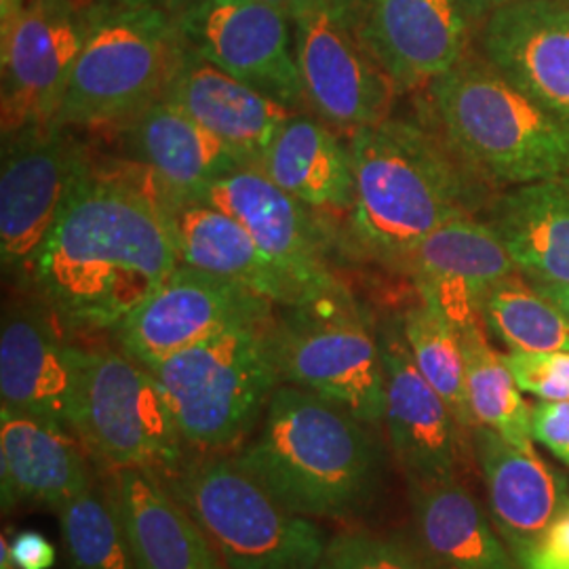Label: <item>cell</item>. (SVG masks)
Listing matches in <instances>:
<instances>
[{"label":"cell","instance_id":"3","mask_svg":"<svg viewBox=\"0 0 569 569\" xmlns=\"http://www.w3.org/2000/svg\"><path fill=\"white\" fill-rule=\"evenodd\" d=\"M342 407L279 385L239 465L302 517L348 519L371 500L380 477L378 443Z\"/></svg>","mask_w":569,"mask_h":569},{"label":"cell","instance_id":"1","mask_svg":"<svg viewBox=\"0 0 569 569\" xmlns=\"http://www.w3.org/2000/svg\"><path fill=\"white\" fill-rule=\"evenodd\" d=\"M178 264L163 209L91 164L44 239L28 284L66 326L117 329Z\"/></svg>","mask_w":569,"mask_h":569},{"label":"cell","instance_id":"36","mask_svg":"<svg viewBox=\"0 0 569 569\" xmlns=\"http://www.w3.org/2000/svg\"><path fill=\"white\" fill-rule=\"evenodd\" d=\"M519 563L523 569H569V498Z\"/></svg>","mask_w":569,"mask_h":569},{"label":"cell","instance_id":"34","mask_svg":"<svg viewBox=\"0 0 569 569\" xmlns=\"http://www.w3.org/2000/svg\"><path fill=\"white\" fill-rule=\"evenodd\" d=\"M321 569H435L406 547L367 531H342L327 540Z\"/></svg>","mask_w":569,"mask_h":569},{"label":"cell","instance_id":"27","mask_svg":"<svg viewBox=\"0 0 569 569\" xmlns=\"http://www.w3.org/2000/svg\"><path fill=\"white\" fill-rule=\"evenodd\" d=\"M256 169L310 209L350 213L355 204L350 143L315 114H293Z\"/></svg>","mask_w":569,"mask_h":569},{"label":"cell","instance_id":"23","mask_svg":"<svg viewBox=\"0 0 569 569\" xmlns=\"http://www.w3.org/2000/svg\"><path fill=\"white\" fill-rule=\"evenodd\" d=\"M164 98L234 148L253 169L287 121L298 114V110L230 77L192 49H186Z\"/></svg>","mask_w":569,"mask_h":569},{"label":"cell","instance_id":"15","mask_svg":"<svg viewBox=\"0 0 569 569\" xmlns=\"http://www.w3.org/2000/svg\"><path fill=\"white\" fill-rule=\"evenodd\" d=\"M378 336L387 385L385 427L407 483L460 479L475 453L472 437L413 363L401 319L378 327Z\"/></svg>","mask_w":569,"mask_h":569},{"label":"cell","instance_id":"16","mask_svg":"<svg viewBox=\"0 0 569 569\" xmlns=\"http://www.w3.org/2000/svg\"><path fill=\"white\" fill-rule=\"evenodd\" d=\"M60 317L37 296L2 312L0 399L2 407L58 420L70 427L82 348L61 333Z\"/></svg>","mask_w":569,"mask_h":569},{"label":"cell","instance_id":"43","mask_svg":"<svg viewBox=\"0 0 569 569\" xmlns=\"http://www.w3.org/2000/svg\"><path fill=\"white\" fill-rule=\"evenodd\" d=\"M0 569H18L13 557H11V550H9V538L7 536L0 538Z\"/></svg>","mask_w":569,"mask_h":569},{"label":"cell","instance_id":"5","mask_svg":"<svg viewBox=\"0 0 569 569\" xmlns=\"http://www.w3.org/2000/svg\"><path fill=\"white\" fill-rule=\"evenodd\" d=\"M87 37L53 124L121 127L161 100L188 44L176 16L154 9H87Z\"/></svg>","mask_w":569,"mask_h":569},{"label":"cell","instance_id":"10","mask_svg":"<svg viewBox=\"0 0 569 569\" xmlns=\"http://www.w3.org/2000/svg\"><path fill=\"white\" fill-rule=\"evenodd\" d=\"M293 47L306 106L340 131L387 121L401 96L361 34L355 0H302Z\"/></svg>","mask_w":569,"mask_h":569},{"label":"cell","instance_id":"22","mask_svg":"<svg viewBox=\"0 0 569 569\" xmlns=\"http://www.w3.org/2000/svg\"><path fill=\"white\" fill-rule=\"evenodd\" d=\"M84 446L58 420L0 407V500L2 510L23 505L60 509L93 486Z\"/></svg>","mask_w":569,"mask_h":569},{"label":"cell","instance_id":"19","mask_svg":"<svg viewBox=\"0 0 569 569\" xmlns=\"http://www.w3.org/2000/svg\"><path fill=\"white\" fill-rule=\"evenodd\" d=\"M119 131L124 161L152 178L167 216L180 204L194 203L207 186L249 167L234 148L164 96L122 122Z\"/></svg>","mask_w":569,"mask_h":569},{"label":"cell","instance_id":"17","mask_svg":"<svg viewBox=\"0 0 569 569\" xmlns=\"http://www.w3.org/2000/svg\"><path fill=\"white\" fill-rule=\"evenodd\" d=\"M201 203L232 216L266 253L315 298L340 287L326 253V234L310 207L279 188L260 169L243 167L207 186Z\"/></svg>","mask_w":569,"mask_h":569},{"label":"cell","instance_id":"25","mask_svg":"<svg viewBox=\"0 0 569 569\" xmlns=\"http://www.w3.org/2000/svg\"><path fill=\"white\" fill-rule=\"evenodd\" d=\"M180 264L241 283L272 305L315 300L302 284L277 264L232 216L213 204L183 203L169 213Z\"/></svg>","mask_w":569,"mask_h":569},{"label":"cell","instance_id":"40","mask_svg":"<svg viewBox=\"0 0 569 569\" xmlns=\"http://www.w3.org/2000/svg\"><path fill=\"white\" fill-rule=\"evenodd\" d=\"M462 11L467 13L468 21L472 23V28H481V23L488 20L489 16H493L496 11L521 2V0H458Z\"/></svg>","mask_w":569,"mask_h":569},{"label":"cell","instance_id":"9","mask_svg":"<svg viewBox=\"0 0 569 569\" xmlns=\"http://www.w3.org/2000/svg\"><path fill=\"white\" fill-rule=\"evenodd\" d=\"M70 428L103 465L173 475L182 432L152 371L122 350L82 348ZM161 477V475H159Z\"/></svg>","mask_w":569,"mask_h":569},{"label":"cell","instance_id":"20","mask_svg":"<svg viewBox=\"0 0 569 569\" xmlns=\"http://www.w3.org/2000/svg\"><path fill=\"white\" fill-rule=\"evenodd\" d=\"M479 53L569 129V0H521L479 28Z\"/></svg>","mask_w":569,"mask_h":569},{"label":"cell","instance_id":"32","mask_svg":"<svg viewBox=\"0 0 569 569\" xmlns=\"http://www.w3.org/2000/svg\"><path fill=\"white\" fill-rule=\"evenodd\" d=\"M399 319L413 363L472 437L477 422L468 403L467 367L458 327L425 300L409 306Z\"/></svg>","mask_w":569,"mask_h":569},{"label":"cell","instance_id":"28","mask_svg":"<svg viewBox=\"0 0 569 569\" xmlns=\"http://www.w3.org/2000/svg\"><path fill=\"white\" fill-rule=\"evenodd\" d=\"M411 517L435 569H517L477 498L460 479L411 483Z\"/></svg>","mask_w":569,"mask_h":569},{"label":"cell","instance_id":"24","mask_svg":"<svg viewBox=\"0 0 569 569\" xmlns=\"http://www.w3.org/2000/svg\"><path fill=\"white\" fill-rule=\"evenodd\" d=\"M493 526L517 559L545 533L568 500L566 479L533 448L512 446L486 427L472 430Z\"/></svg>","mask_w":569,"mask_h":569},{"label":"cell","instance_id":"42","mask_svg":"<svg viewBox=\"0 0 569 569\" xmlns=\"http://www.w3.org/2000/svg\"><path fill=\"white\" fill-rule=\"evenodd\" d=\"M23 2L26 0H0V21H2V28L9 26L13 18L20 13Z\"/></svg>","mask_w":569,"mask_h":569},{"label":"cell","instance_id":"21","mask_svg":"<svg viewBox=\"0 0 569 569\" xmlns=\"http://www.w3.org/2000/svg\"><path fill=\"white\" fill-rule=\"evenodd\" d=\"M418 298L439 308L453 326L481 319V305L493 284L521 274L489 220L465 216L449 220L418 244L403 266Z\"/></svg>","mask_w":569,"mask_h":569},{"label":"cell","instance_id":"12","mask_svg":"<svg viewBox=\"0 0 569 569\" xmlns=\"http://www.w3.org/2000/svg\"><path fill=\"white\" fill-rule=\"evenodd\" d=\"M274 317L277 306L244 284L178 264L114 333L127 357L152 367L228 329Z\"/></svg>","mask_w":569,"mask_h":569},{"label":"cell","instance_id":"44","mask_svg":"<svg viewBox=\"0 0 569 569\" xmlns=\"http://www.w3.org/2000/svg\"><path fill=\"white\" fill-rule=\"evenodd\" d=\"M268 4H272V7H277V9H281L283 13H287L289 18L293 16V11H296V7L302 2V0H264Z\"/></svg>","mask_w":569,"mask_h":569},{"label":"cell","instance_id":"29","mask_svg":"<svg viewBox=\"0 0 569 569\" xmlns=\"http://www.w3.org/2000/svg\"><path fill=\"white\" fill-rule=\"evenodd\" d=\"M519 272L531 283L569 284V182L510 188L489 207Z\"/></svg>","mask_w":569,"mask_h":569},{"label":"cell","instance_id":"30","mask_svg":"<svg viewBox=\"0 0 569 569\" xmlns=\"http://www.w3.org/2000/svg\"><path fill=\"white\" fill-rule=\"evenodd\" d=\"M458 331L467 367L468 403L477 427L498 432L512 446L533 448V407L523 399L505 355L489 345L483 321Z\"/></svg>","mask_w":569,"mask_h":569},{"label":"cell","instance_id":"38","mask_svg":"<svg viewBox=\"0 0 569 569\" xmlns=\"http://www.w3.org/2000/svg\"><path fill=\"white\" fill-rule=\"evenodd\" d=\"M9 550L18 569H51L58 559L56 547L42 533L32 529L18 531L9 540Z\"/></svg>","mask_w":569,"mask_h":569},{"label":"cell","instance_id":"39","mask_svg":"<svg viewBox=\"0 0 569 569\" xmlns=\"http://www.w3.org/2000/svg\"><path fill=\"white\" fill-rule=\"evenodd\" d=\"M84 9L117 7V9H154L169 16H180L192 0H79Z\"/></svg>","mask_w":569,"mask_h":569},{"label":"cell","instance_id":"13","mask_svg":"<svg viewBox=\"0 0 569 569\" xmlns=\"http://www.w3.org/2000/svg\"><path fill=\"white\" fill-rule=\"evenodd\" d=\"M87 26L79 0H26L2 28V136L53 124Z\"/></svg>","mask_w":569,"mask_h":569},{"label":"cell","instance_id":"26","mask_svg":"<svg viewBox=\"0 0 569 569\" xmlns=\"http://www.w3.org/2000/svg\"><path fill=\"white\" fill-rule=\"evenodd\" d=\"M110 491L138 569H228L209 536L159 475L143 468L114 470Z\"/></svg>","mask_w":569,"mask_h":569},{"label":"cell","instance_id":"6","mask_svg":"<svg viewBox=\"0 0 569 569\" xmlns=\"http://www.w3.org/2000/svg\"><path fill=\"white\" fill-rule=\"evenodd\" d=\"M274 319L228 329L148 367L188 446L232 448L260 422L281 385Z\"/></svg>","mask_w":569,"mask_h":569},{"label":"cell","instance_id":"35","mask_svg":"<svg viewBox=\"0 0 569 569\" xmlns=\"http://www.w3.org/2000/svg\"><path fill=\"white\" fill-rule=\"evenodd\" d=\"M517 387L549 403L569 401V352L505 355Z\"/></svg>","mask_w":569,"mask_h":569},{"label":"cell","instance_id":"14","mask_svg":"<svg viewBox=\"0 0 569 569\" xmlns=\"http://www.w3.org/2000/svg\"><path fill=\"white\" fill-rule=\"evenodd\" d=\"M178 23L197 56L277 102L308 110L293 26L281 9L264 0H192Z\"/></svg>","mask_w":569,"mask_h":569},{"label":"cell","instance_id":"45","mask_svg":"<svg viewBox=\"0 0 569 569\" xmlns=\"http://www.w3.org/2000/svg\"><path fill=\"white\" fill-rule=\"evenodd\" d=\"M568 182H569V180H568Z\"/></svg>","mask_w":569,"mask_h":569},{"label":"cell","instance_id":"8","mask_svg":"<svg viewBox=\"0 0 569 569\" xmlns=\"http://www.w3.org/2000/svg\"><path fill=\"white\" fill-rule=\"evenodd\" d=\"M272 340L281 385L305 388L369 428L385 425L378 327L346 284L302 305L281 306Z\"/></svg>","mask_w":569,"mask_h":569},{"label":"cell","instance_id":"7","mask_svg":"<svg viewBox=\"0 0 569 569\" xmlns=\"http://www.w3.org/2000/svg\"><path fill=\"white\" fill-rule=\"evenodd\" d=\"M167 488L209 536L228 569H321L323 531L287 509L234 456L183 462Z\"/></svg>","mask_w":569,"mask_h":569},{"label":"cell","instance_id":"11","mask_svg":"<svg viewBox=\"0 0 569 569\" xmlns=\"http://www.w3.org/2000/svg\"><path fill=\"white\" fill-rule=\"evenodd\" d=\"M74 129L44 124L2 136L0 258L4 274L30 281L44 239L91 169Z\"/></svg>","mask_w":569,"mask_h":569},{"label":"cell","instance_id":"37","mask_svg":"<svg viewBox=\"0 0 569 569\" xmlns=\"http://www.w3.org/2000/svg\"><path fill=\"white\" fill-rule=\"evenodd\" d=\"M533 441L569 467V401H540L533 407Z\"/></svg>","mask_w":569,"mask_h":569},{"label":"cell","instance_id":"41","mask_svg":"<svg viewBox=\"0 0 569 569\" xmlns=\"http://www.w3.org/2000/svg\"><path fill=\"white\" fill-rule=\"evenodd\" d=\"M545 298H549L550 302L559 306L569 317V284L561 283H531Z\"/></svg>","mask_w":569,"mask_h":569},{"label":"cell","instance_id":"4","mask_svg":"<svg viewBox=\"0 0 569 569\" xmlns=\"http://www.w3.org/2000/svg\"><path fill=\"white\" fill-rule=\"evenodd\" d=\"M435 129L486 183L569 180V129L481 53L468 51L427 87Z\"/></svg>","mask_w":569,"mask_h":569},{"label":"cell","instance_id":"2","mask_svg":"<svg viewBox=\"0 0 569 569\" xmlns=\"http://www.w3.org/2000/svg\"><path fill=\"white\" fill-rule=\"evenodd\" d=\"M357 249L401 268L409 253L449 220L475 216L486 182L470 171L437 129L390 117L350 133Z\"/></svg>","mask_w":569,"mask_h":569},{"label":"cell","instance_id":"33","mask_svg":"<svg viewBox=\"0 0 569 569\" xmlns=\"http://www.w3.org/2000/svg\"><path fill=\"white\" fill-rule=\"evenodd\" d=\"M70 569H138L119 505L96 486L58 509Z\"/></svg>","mask_w":569,"mask_h":569},{"label":"cell","instance_id":"31","mask_svg":"<svg viewBox=\"0 0 569 569\" xmlns=\"http://www.w3.org/2000/svg\"><path fill=\"white\" fill-rule=\"evenodd\" d=\"M481 319L510 352H569V317L523 274L489 289Z\"/></svg>","mask_w":569,"mask_h":569},{"label":"cell","instance_id":"18","mask_svg":"<svg viewBox=\"0 0 569 569\" xmlns=\"http://www.w3.org/2000/svg\"><path fill=\"white\" fill-rule=\"evenodd\" d=\"M361 34L401 93L427 89L468 53L458 0H355Z\"/></svg>","mask_w":569,"mask_h":569}]
</instances>
